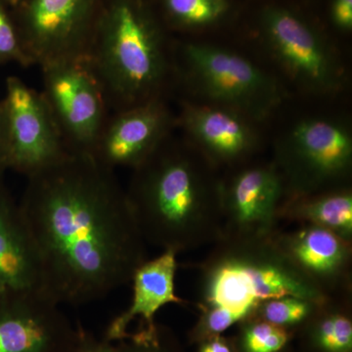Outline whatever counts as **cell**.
Segmentation results:
<instances>
[{"instance_id":"cell-29","label":"cell","mask_w":352,"mask_h":352,"mask_svg":"<svg viewBox=\"0 0 352 352\" xmlns=\"http://www.w3.org/2000/svg\"><path fill=\"white\" fill-rule=\"evenodd\" d=\"M4 1H6L7 4H8L9 7H12L15 6L16 3H17L18 0H4Z\"/></svg>"},{"instance_id":"cell-4","label":"cell","mask_w":352,"mask_h":352,"mask_svg":"<svg viewBox=\"0 0 352 352\" xmlns=\"http://www.w3.org/2000/svg\"><path fill=\"white\" fill-rule=\"evenodd\" d=\"M275 235L215 244L201 264L199 309L220 308L239 324L272 298L295 296L319 305L331 302L332 296L292 261Z\"/></svg>"},{"instance_id":"cell-3","label":"cell","mask_w":352,"mask_h":352,"mask_svg":"<svg viewBox=\"0 0 352 352\" xmlns=\"http://www.w3.org/2000/svg\"><path fill=\"white\" fill-rule=\"evenodd\" d=\"M173 38L154 0H105L85 61L113 113L166 97Z\"/></svg>"},{"instance_id":"cell-27","label":"cell","mask_w":352,"mask_h":352,"mask_svg":"<svg viewBox=\"0 0 352 352\" xmlns=\"http://www.w3.org/2000/svg\"><path fill=\"white\" fill-rule=\"evenodd\" d=\"M197 352H237L233 337L215 336L196 344Z\"/></svg>"},{"instance_id":"cell-13","label":"cell","mask_w":352,"mask_h":352,"mask_svg":"<svg viewBox=\"0 0 352 352\" xmlns=\"http://www.w3.org/2000/svg\"><path fill=\"white\" fill-rule=\"evenodd\" d=\"M176 126L166 97L109 116L90 156L103 168H138L170 138Z\"/></svg>"},{"instance_id":"cell-26","label":"cell","mask_w":352,"mask_h":352,"mask_svg":"<svg viewBox=\"0 0 352 352\" xmlns=\"http://www.w3.org/2000/svg\"><path fill=\"white\" fill-rule=\"evenodd\" d=\"M73 352H117L116 344L105 338L98 339L94 333L83 329L80 324L76 327V340Z\"/></svg>"},{"instance_id":"cell-1","label":"cell","mask_w":352,"mask_h":352,"mask_svg":"<svg viewBox=\"0 0 352 352\" xmlns=\"http://www.w3.org/2000/svg\"><path fill=\"white\" fill-rule=\"evenodd\" d=\"M19 207L43 292L58 305L101 300L131 283L147 259L126 190L90 155L69 153L28 177Z\"/></svg>"},{"instance_id":"cell-11","label":"cell","mask_w":352,"mask_h":352,"mask_svg":"<svg viewBox=\"0 0 352 352\" xmlns=\"http://www.w3.org/2000/svg\"><path fill=\"white\" fill-rule=\"evenodd\" d=\"M8 168L27 177L69 154L43 92L17 76L6 80Z\"/></svg>"},{"instance_id":"cell-19","label":"cell","mask_w":352,"mask_h":352,"mask_svg":"<svg viewBox=\"0 0 352 352\" xmlns=\"http://www.w3.org/2000/svg\"><path fill=\"white\" fill-rule=\"evenodd\" d=\"M280 217L322 227L351 243V189L344 187L315 195L286 199Z\"/></svg>"},{"instance_id":"cell-2","label":"cell","mask_w":352,"mask_h":352,"mask_svg":"<svg viewBox=\"0 0 352 352\" xmlns=\"http://www.w3.org/2000/svg\"><path fill=\"white\" fill-rule=\"evenodd\" d=\"M132 171L127 200L146 243L178 254L221 240L222 177L186 139L171 134Z\"/></svg>"},{"instance_id":"cell-9","label":"cell","mask_w":352,"mask_h":352,"mask_svg":"<svg viewBox=\"0 0 352 352\" xmlns=\"http://www.w3.org/2000/svg\"><path fill=\"white\" fill-rule=\"evenodd\" d=\"M43 94L65 145L74 154H91L108 119V107L98 80L85 60L41 67Z\"/></svg>"},{"instance_id":"cell-20","label":"cell","mask_w":352,"mask_h":352,"mask_svg":"<svg viewBox=\"0 0 352 352\" xmlns=\"http://www.w3.org/2000/svg\"><path fill=\"white\" fill-rule=\"evenodd\" d=\"M303 352H352V318L349 307L333 300L316 314L296 335Z\"/></svg>"},{"instance_id":"cell-12","label":"cell","mask_w":352,"mask_h":352,"mask_svg":"<svg viewBox=\"0 0 352 352\" xmlns=\"http://www.w3.org/2000/svg\"><path fill=\"white\" fill-rule=\"evenodd\" d=\"M76 328L38 291L0 292V352H73Z\"/></svg>"},{"instance_id":"cell-28","label":"cell","mask_w":352,"mask_h":352,"mask_svg":"<svg viewBox=\"0 0 352 352\" xmlns=\"http://www.w3.org/2000/svg\"><path fill=\"white\" fill-rule=\"evenodd\" d=\"M8 168V129L6 109L3 100L0 101V184L2 175Z\"/></svg>"},{"instance_id":"cell-7","label":"cell","mask_w":352,"mask_h":352,"mask_svg":"<svg viewBox=\"0 0 352 352\" xmlns=\"http://www.w3.org/2000/svg\"><path fill=\"white\" fill-rule=\"evenodd\" d=\"M272 162L283 179L286 199L349 187L351 126L333 116L302 118L277 139Z\"/></svg>"},{"instance_id":"cell-14","label":"cell","mask_w":352,"mask_h":352,"mask_svg":"<svg viewBox=\"0 0 352 352\" xmlns=\"http://www.w3.org/2000/svg\"><path fill=\"white\" fill-rule=\"evenodd\" d=\"M258 122L231 109L183 100L176 126L217 170L248 163L261 146Z\"/></svg>"},{"instance_id":"cell-24","label":"cell","mask_w":352,"mask_h":352,"mask_svg":"<svg viewBox=\"0 0 352 352\" xmlns=\"http://www.w3.org/2000/svg\"><path fill=\"white\" fill-rule=\"evenodd\" d=\"M6 6L8 4L4 0H0V64L15 62L23 67L32 66Z\"/></svg>"},{"instance_id":"cell-8","label":"cell","mask_w":352,"mask_h":352,"mask_svg":"<svg viewBox=\"0 0 352 352\" xmlns=\"http://www.w3.org/2000/svg\"><path fill=\"white\" fill-rule=\"evenodd\" d=\"M105 0H18L12 19L32 65L85 60Z\"/></svg>"},{"instance_id":"cell-10","label":"cell","mask_w":352,"mask_h":352,"mask_svg":"<svg viewBox=\"0 0 352 352\" xmlns=\"http://www.w3.org/2000/svg\"><path fill=\"white\" fill-rule=\"evenodd\" d=\"M285 199L283 179L273 162L232 168L221 178V240L273 237Z\"/></svg>"},{"instance_id":"cell-5","label":"cell","mask_w":352,"mask_h":352,"mask_svg":"<svg viewBox=\"0 0 352 352\" xmlns=\"http://www.w3.org/2000/svg\"><path fill=\"white\" fill-rule=\"evenodd\" d=\"M236 29L305 94L333 96L344 88L346 69L333 36L307 0H245Z\"/></svg>"},{"instance_id":"cell-15","label":"cell","mask_w":352,"mask_h":352,"mask_svg":"<svg viewBox=\"0 0 352 352\" xmlns=\"http://www.w3.org/2000/svg\"><path fill=\"white\" fill-rule=\"evenodd\" d=\"M275 238L292 261L329 296L333 289L349 287L351 242L311 224H302L291 233H277Z\"/></svg>"},{"instance_id":"cell-6","label":"cell","mask_w":352,"mask_h":352,"mask_svg":"<svg viewBox=\"0 0 352 352\" xmlns=\"http://www.w3.org/2000/svg\"><path fill=\"white\" fill-rule=\"evenodd\" d=\"M173 83L182 85L189 101L231 109L258 124L274 115L286 97L276 76L217 41L173 39Z\"/></svg>"},{"instance_id":"cell-22","label":"cell","mask_w":352,"mask_h":352,"mask_svg":"<svg viewBox=\"0 0 352 352\" xmlns=\"http://www.w3.org/2000/svg\"><path fill=\"white\" fill-rule=\"evenodd\" d=\"M323 305L295 296H283L261 302L250 317L296 333ZM249 318V317H248Z\"/></svg>"},{"instance_id":"cell-30","label":"cell","mask_w":352,"mask_h":352,"mask_svg":"<svg viewBox=\"0 0 352 352\" xmlns=\"http://www.w3.org/2000/svg\"><path fill=\"white\" fill-rule=\"evenodd\" d=\"M287 352H303L302 351H300V349H292V346L289 347V349H288V351Z\"/></svg>"},{"instance_id":"cell-25","label":"cell","mask_w":352,"mask_h":352,"mask_svg":"<svg viewBox=\"0 0 352 352\" xmlns=\"http://www.w3.org/2000/svg\"><path fill=\"white\" fill-rule=\"evenodd\" d=\"M323 10L317 12L332 36H347L352 32V0H322ZM315 9V8H314Z\"/></svg>"},{"instance_id":"cell-23","label":"cell","mask_w":352,"mask_h":352,"mask_svg":"<svg viewBox=\"0 0 352 352\" xmlns=\"http://www.w3.org/2000/svg\"><path fill=\"white\" fill-rule=\"evenodd\" d=\"M116 349L117 352H185L175 332L157 322L129 332L126 339L116 342Z\"/></svg>"},{"instance_id":"cell-18","label":"cell","mask_w":352,"mask_h":352,"mask_svg":"<svg viewBox=\"0 0 352 352\" xmlns=\"http://www.w3.org/2000/svg\"><path fill=\"white\" fill-rule=\"evenodd\" d=\"M154 3L171 34L198 38L236 29L245 0H154Z\"/></svg>"},{"instance_id":"cell-16","label":"cell","mask_w":352,"mask_h":352,"mask_svg":"<svg viewBox=\"0 0 352 352\" xmlns=\"http://www.w3.org/2000/svg\"><path fill=\"white\" fill-rule=\"evenodd\" d=\"M176 256L175 252L164 251L138 266L131 281V305L110 322L104 336L106 340L116 344L126 339L132 322L138 320V328L154 325L155 315L162 307L170 303H185L175 294Z\"/></svg>"},{"instance_id":"cell-17","label":"cell","mask_w":352,"mask_h":352,"mask_svg":"<svg viewBox=\"0 0 352 352\" xmlns=\"http://www.w3.org/2000/svg\"><path fill=\"white\" fill-rule=\"evenodd\" d=\"M43 292L36 245L18 204L0 184V292ZM45 294V293H44Z\"/></svg>"},{"instance_id":"cell-31","label":"cell","mask_w":352,"mask_h":352,"mask_svg":"<svg viewBox=\"0 0 352 352\" xmlns=\"http://www.w3.org/2000/svg\"><path fill=\"white\" fill-rule=\"evenodd\" d=\"M307 1L314 2V1H315V0H307Z\"/></svg>"},{"instance_id":"cell-21","label":"cell","mask_w":352,"mask_h":352,"mask_svg":"<svg viewBox=\"0 0 352 352\" xmlns=\"http://www.w3.org/2000/svg\"><path fill=\"white\" fill-rule=\"evenodd\" d=\"M237 326L233 337L237 352H287L296 339V333L254 317Z\"/></svg>"}]
</instances>
